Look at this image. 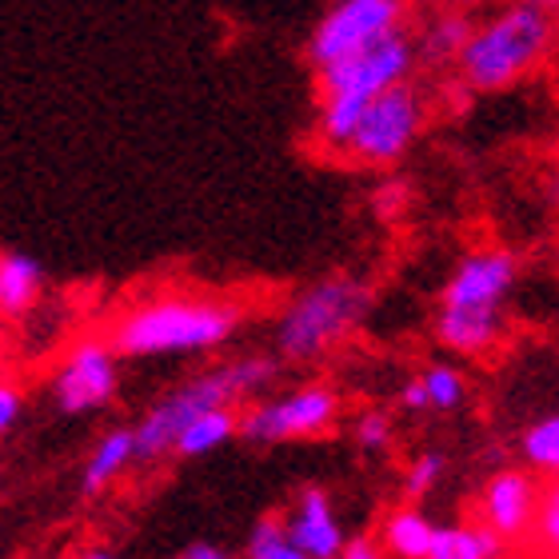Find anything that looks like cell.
Listing matches in <instances>:
<instances>
[{
  "mask_svg": "<svg viewBox=\"0 0 559 559\" xmlns=\"http://www.w3.org/2000/svg\"><path fill=\"white\" fill-rule=\"evenodd\" d=\"M419 388H424V412H460L467 400V376L455 368V364H431L416 376Z\"/></svg>",
  "mask_w": 559,
  "mask_h": 559,
  "instance_id": "cell-19",
  "label": "cell"
},
{
  "mask_svg": "<svg viewBox=\"0 0 559 559\" xmlns=\"http://www.w3.org/2000/svg\"><path fill=\"white\" fill-rule=\"evenodd\" d=\"M467 33H472V21L464 12H443L431 24H424V33L416 36V52L428 57L431 64H448V60L460 57Z\"/></svg>",
  "mask_w": 559,
  "mask_h": 559,
  "instance_id": "cell-18",
  "label": "cell"
},
{
  "mask_svg": "<svg viewBox=\"0 0 559 559\" xmlns=\"http://www.w3.org/2000/svg\"><path fill=\"white\" fill-rule=\"evenodd\" d=\"M4 360H9V344H4V332H0V372H4Z\"/></svg>",
  "mask_w": 559,
  "mask_h": 559,
  "instance_id": "cell-30",
  "label": "cell"
},
{
  "mask_svg": "<svg viewBox=\"0 0 559 559\" xmlns=\"http://www.w3.org/2000/svg\"><path fill=\"white\" fill-rule=\"evenodd\" d=\"M520 452H524V464L539 476H556L559 467V416H539L536 424H527L524 436H520Z\"/></svg>",
  "mask_w": 559,
  "mask_h": 559,
  "instance_id": "cell-20",
  "label": "cell"
},
{
  "mask_svg": "<svg viewBox=\"0 0 559 559\" xmlns=\"http://www.w3.org/2000/svg\"><path fill=\"white\" fill-rule=\"evenodd\" d=\"M245 308L216 296H156L120 316L108 348L129 360L204 356L240 332Z\"/></svg>",
  "mask_w": 559,
  "mask_h": 559,
  "instance_id": "cell-2",
  "label": "cell"
},
{
  "mask_svg": "<svg viewBox=\"0 0 559 559\" xmlns=\"http://www.w3.org/2000/svg\"><path fill=\"white\" fill-rule=\"evenodd\" d=\"M532 536L539 539V548L544 551H556V544H559V491H556V484L539 491L536 515H532Z\"/></svg>",
  "mask_w": 559,
  "mask_h": 559,
  "instance_id": "cell-24",
  "label": "cell"
},
{
  "mask_svg": "<svg viewBox=\"0 0 559 559\" xmlns=\"http://www.w3.org/2000/svg\"><path fill=\"white\" fill-rule=\"evenodd\" d=\"M539 491H544V484L532 472H520V467L491 472L488 484L479 488V524L488 527L500 544H520V539L532 536Z\"/></svg>",
  "mask_w": 559,
  "mask_h": 559,
  "instance_id": "cell-11",
  "label": "cell"
},
{
  "mask_svg": "<svg viewBox=\"0 0 559 559\" xmlns=\"http://www.w3.org/2000/svg\"><path fill=\"white\" fill-rule=\"evenodd\" d=\"M136 460V443H132V428H112L105 431V440L96 443L88 464L81 472V491L84 496H100L105 488H112Z\"/></svg>",
  "mask_w": 559,
  "mask_h": 559,
  "instance_id": "cell-13",
  "label": "cell"
},
{
  "mask_svg": "<svg viewBox=\"0 0 559 559\" xmlns=\"http://www.w3.org/2000/svg\"><path fill=\"white\" fill-rule=\"evenodd\" d=\"M368 288L352 276H328L300 288L276 320V352L284 360L308 364L336 352L368 316Z\"/></svg>",
  "mask_w": 559,
  "mask_h": 559,
  "instance_id": "cell-5",
  "label": "cell"
},
{
  "mask_svg": "<svg viewBox=\"0 0 559 559\" xmlns=\"http://www.w3.org/2000/svg\"><path fill=\"white\" fill-rule=\"evenodd\" d=\"M416 64H419L416 36H412L408 28H396L392 36L376 40L372 48H364V52H356V57L336 60V64L320 69L316 72V84H320V96L344 93V96L372 100V96L412 81Z\"/></svg>",
  "mask_w": 559,
  "mask_h": 559,
  "instance_id": "cell-9",
  "label": "cell"
},
{
  "mask_svg": "<svg viewBox=\"0 0 559 559\" xmlns=\"http://www.w3.org/2000/svg\"><path fill=\"white\" fill-rule=\"evenodd\" d=\"M503 551L508 544H500L479 520H467V524H436L424 559H503Z\"/></svg>",
  "mask_w": 559,
  "mask_h": 559,
  "instance_id": "cell-15",
  "label": "cell"
},
{
  "mask_svg": "<svg viewBox=\"0 0 559 559\" xmlns=\"http://www.w3.org/2000/svg\"><path fill=\"white\" fill-rule=\"evenodd\" d=\"M45 292V269L24 252L0 257V316H24Z\"/></svg>",
  "mask_w": 559,
  "mask_h": 559,
  "instance_id": "cell-16",
  "label": "cell"
},
{
  "mask_svg": "<svg viewBox=\"0 0 559 559\" xmlns=\"http://www.w3.org/2000/svg\"><path fill=\"white\" fill-rule=\"evenodd\" d=\"M120 368L108 340H81L52 376V400L69 416H88L117 400Z\"/></svg>",
  "mask_w": 559,
  "mask_h": 559,
  "instance_id": "cell-10",
  "label": "cell"
},
{
  "mask_svg": "<svg viewBox=\"0 0 559 559\" xmlns=\"http://www.w3.org/2000/svg\"><path fill=\"white\" fill-rule=\"evenodd\" d=\"M276 376V360L272 356H236V360L200 372L173 388L168 396H160L144 412L136 428H132V443H136V460H160L173 452L176 436L188 419H197L209 408H236L240 400H252L257 392L272 384Z\"/></svg>",
  "mask_w": 559,
  "mask_h": 559,
  "instance_id": "cell-4",
  "label": "cell"
},
{
  "mask_svg": "<svg viewBox=\"0 0 559 559\" xmlns=\"http://www.w3.org/2000/svg\"><path fill=\"white\" fill-rule=\"evenodd\" d=\"M284 524V536L300 556L308 559H336L340 548H344V524L336 515V503L324 488H300L296 500H292L288 515H280Z\"/></svg>",
  "mask_w": 559,
  "mask_h": 559,
  "instance_id": "cell-12",
  "label": "cell"
},
{
  "mask_svg": "<svg viewBox=\"0 0 559 559\" xmlns=\"http://www.w3.org/2000/svg\"><path fill=\"white\" fill-rule=\"evenodd\" d=\"M424 120H428L424 96H419L416 84L404 81L364 105L344 152L364 168H392L412 152V144L424 132Z\"/></svg>",
  "mask_w": 559,
  "mask_h": 559,
  "instance_id": "cell-6",
  "label": "cell"
},
{
  "mask_svg": "<svg viewBox=\"0 0 559 559\" xmlns=\"http://www.w3.org/2000/svg\"><path fill=\"white\" fill-rule=\"evenodd\" d=\"M352 436H356V448H360V452L380 455L392 448V440H396V424H392V416H388L384 408H368L356 416Z\"/></svg>",
  "mask_w": 559,
  "mask_h": 559,
  "instance_id": "cell-23",
  "label": "cell"
},
{
  "mask_svg": "<svg viewBox=\"0 0 559 559\" xmlns=\"http://www.w3.org/2000/svg\"><path fill=\"white\" fill-rule=\"evenodd\" d=\"M520 280V260L508 248H476L452 269L440 292L436 340L452 356H488L508 328V300Z\"/></svg>",
  "mask_w": 559,
  "mask_h": 559,
  "instance_id": "cell-1",
  "label": "cell"
},
{
  "mask_svg": "<svg viewBox=\"0 0 559 559\" xmlns=\"http://www.w3.org/2000/svg\"><path fill=\"white\" fill-rule=\"evenodd\" d=\"M551 45H556L551 12L539 9L536 0H512L500 12H491L488 21L472 24L455 64L476 93H503L527 81L551 57Z\"/></svg>",
  "mask_w": 559,
  "mask_h": 559,
  "instance_id": "cell-3",
  "label": "cell"
},
{
  "mask_svg": "<svg viewBox=\"0 0 559 559\" xmlns=\"http://www.w3.org/2000/svg\"><path fill=\"white\" fill-rule=\"evenodd\" d=\"M536 4H539V9H548V12L556 9V0H536Z\"/></svg>",
  "mask_w": 559,
  "mask_h": 559,
  "instance_id": "cell-31",
  "label": "cell"
},
{
  "mask_svg": "<svg viewBox=\"0 0 559 559\" xmlns=\"http://www.w3.org/2000/svg\"><path fill=\"white\" fill-rule=\"evenodd\" d=\"M336 559H388V551L380 548V539H372V536H348Z\"/></svg>",
  "mask_w": 559,
  "mask_h": 559,
  "instance_id": "cell-26",
  "label": "cell"
},
{
  "mask_svg": "<svg viewBox=\"0 0 559 559\" xmlns=\"http://www.w3.org/2000/svg\"><path fill=\"white\" fill-rule=\"evenodd\" d=\"M72 559H117V556L105 548H93V551H81V556H72Z\"/></svg>",
  "mask_w": 559,
  "mask_h": 559,
  "instance_id": "cell-29",
  "label": "cell"
},
{
  "mask_svg": "<svg viewBox=\"0 0 559 559\" xmlns=\"http://www.w3.org/2000/svg\"><path fill=\"white\" fill-rule=\"evenodd\" d=\"M248 559H308V556H300V551L288 544L280 515H264V520L252 527V536H248Z\"/></svg>",
  "mask_w": 559,
  "mask_h": 559,
  "instance_id": "cell-22",
  "label": "cell"
},
{
  "mask_svg": "<svg viewBox=\"0 0 559 559\" xmlns=\"http://www.w3.org/2000/svg\"><path fill=\"white\" fill-rule=\"evenodd\" d=\"M455 4H491V0H455Z\"/></svg>",
  "mask_w": 559,
  "mask_h": 559,
  "instance_id": "cell-32",
  "label": "cell"
},
{
  "mask_svg": "<svg viewBox=\"0 0 559 559\" xmlns=\"http://www.w3.org/2000/svg\"><path fill=\"white\" fill-rule=\"evenodd\" d=\"M431 532H436V520L424 508L408 503V508H396V512L384 515L380 548L388 551V559H424L431 548Z\"/></svg>",
  "mask_w": 559,
  "mask_h": 559,
  "instance_id": "cell-14",
  "label": "cell"
},
{
  "mask_svg": "<svg viewBox=\"0 0 559 559\" xmlns=\"http://www.w3.org/2000/svg\"><path fill=\"white\" fill-rule=\"evenodd\" d=\"M443 472H448V460H443L440 452H419L416 460L404 467V479H400V484H404V496H408L412 503L428 500L431 491L440 488Z\"/></svg>",
  "mask_w": 559,
  "mask_h": 559,
  "instance_id": "cell-21",
  "label": "cell"
},
{
  "mask_svg": "<svg viewBox=\"0 0 559 559\" xmlns=\"http://www.w3.org/2000/svg\"><path fill=\"white\" fill-rule=\"evenodd\" d=\"M236 424H240V412L236 408H209L200 412L197 419H188L180 436H176L173 452L185 455V460H200V455L221 452L224 443L236 440Z\"/></svg>",
  "mask_w": 559,
  "mask_h": 559,
  "instance_id": "cell-17",
  "label": "cell"
},
{
  "mask_svg": "<svg viewBox=\"0 0 559 559\" xmlns=\"http://www.w3.org/2000/svg\"><path fill=\"white\" fill-rule=\"evenodd\" d=\"M396 28H404V0H336L308 40V64L320 72L372 48Z\"/></svg>",
  "mask_w": 559,
  "mask_h": 559,
  "instance_id": "cell-8",
  "label": "cell"
},
{
  "mask_svg": "<svg viewBox=\"0 0 559 559\" xmlns=\"http://www.w3.org/2000/svg\"><path fill=\"white\" fill-rule=\"evenodd\" d=\"M400 408H404V412H424V388H419L416 376L400 388Z\"/></svg>",
  "mask_w": 559,
  "mask_h": 559,
  "instance_id": "cell-28",
  "label": "cell"
},
{
  "mask_svg": "<svg viewBox=\"0 0 559 559\" xmlns=\"http://www.w3.org/2000/svg\"><path fill=\"white\" fill-rule=\"evenodd\" d=\"M340 400L336 388L328 384H304L292 388L284 396L257 400L248 412H240L236 436H245L248 443H292V440H316L324 431L336 428Z\"/></svg>",
  "mask_w": 559,
  "mask_h": 559,
  "instance_id": "cell-7",
  "label": "cell"
},
{
  "mask_svg": "<svg viewBox=\"0 0 559 559\" xmlns=\"http://www.w3.org/2000/svg\"><path fill=\"white\" fill-rule=\"evenodd\" d=\"M21 412H24L21 388L12 384V380H0V440H4V436H9V431L16 428Z\"/></svg>",
  "mask_w": 559,
  "mask_h": 559,
  "instance_id": "cell-25",
  "label": "cell"
},
{
  "mask_svg": "<svg viewBox=\"0 0 559 559\" xmlns=\"http://www.w3.org/2000/svg\"><path fill=\"white\" fill-rule=\"evenodd\" d=\"M176 559H233V556H228V551H224L221 544H209V539H200V544L185 548Z\"/></svg>",
  "mask_w": 559,
  "mask_h": 559,
  "instance_id": "cell-27",
  "label": "cell"
}]
</instances>
